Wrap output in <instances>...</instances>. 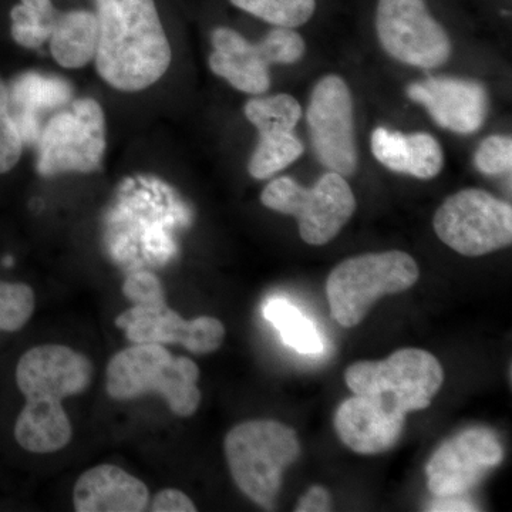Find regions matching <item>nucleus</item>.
I'll list each match as a JSON object with an SVG mask.
<instances>
[{
	"instance_id": "f257e3e1",
	"label": "nucleus",
	"mask_w": 512,
	"mask_h": 512,
	"mask_svg": "<svg viewBox=\"0 0 512 512\" xmlns=\"http://www.w3.org/2000/svg\"><path fill=\"white\" fill-rule=\"evenodd\" d=\"M97 72L113 89L134 93L167 73L173 53L154 0H96Z\"/></svg>"
},
{
	"instance_id": "f03ea898",
	"label": "nucleus",
	"mask_w": 512,
	"mask_h": 512,
	"mask_svg": "<svg viewBox=\"0 0 512 512\" xmlns=\"http://www.w3.org/2000/svg\"><path fill=\"white\" fill-rule=\"evenodd\" d=\"M200 369L188 357H174L157 343L121 350L107 366L106 387L116 400L160 394L171 412L190 417L201 403Z\"/></svg>"
},
{
	"instance_id": "7ed1b4c3",
	"label": "nucleus",
	"mask_w": 512,
	"mask_h": 512,
	"mask_svg": "<svg viewBox=\"0 0 512 512\" xmlns=\"http://www.w3.org/2000/svg\"><path fill=\"white\" fill-rule=\"evenodd\" d=\"M224 447L235 484L264 508L275 504L284 471L301 456L295 431L275 420L238 424L225 437Z\"/></svg>"
},
{
	"instance_id": "20e7f679",
	"label": "nucleus",
	"mask_w": 512,
	"mask_h": 512,
	"mask_svg": "<svg viewBox=\"0 0 512 512\" xmlns=\"http://www.w3.org/2000/svg\"><path fill=\"white\" fill-rule=\"evenodd\" d=\"M356 396L366 397L386 412L404 414L427 409L444 382L439 359L421 349H400L380 362H357L345 373Z\"/></svg>"
},
{
	"instance_id": "39448f33",
	"label": "nucleus",
	"mask_w": 512,
	"mask_h": 512,
	"mask_svg": "<svg viewBox=\"0 0 512 512\" xmlns=\"http://www.w3.org/2000/svg\"><path fill=\"white\" fill-rule=\"evenodd\" d=\"M419 266L406 252L389 251L346 259L330 272L326 295L333 319L353 328L366 318L373 303L412 288Z\"/></svg>"
},
{
	"instance_id": "423d86ee",
	"label": "nucleus",
	"mask_w": 512,
	"mask_h": 512,
	"mask_svg": "<svg viewBox=\"0 0 512 512\" xmlns=\"http://www.w3.org/2000/svg\"><path fill=\"white\" fill-rule=\"evenodd\" d=\"M262 204L269 210L293 215L306 244L325 245L348 224L356 211V198L343 175L329 171L312 188L289 177H279L266 185Z\"/></svg>"
},
{
	"instance_id": "0eeeda50",
	"label": "nucleus",
	"mask_w": 512,
	"mask_h": 512,
	"mask_svg": "<svg viewBox=\"0 0 512 512\" xmlns=\"http://www.w3.org/2000/svg\"><path fill=\"white\" fill-rule=\"evenodd\" d=\"M106 151V117L94 99L73 101L69 110L47 121L39 137L37 170L45 177L92 173Z\"/></svg>"
},
{
	"instance_id": "6e6552de",
	"label": "nucleus",
	"mask_w": 512,
	"mask_h": 512,
	"mask_svg": "<svg viewBox=\"0 0 512 512\" xmlns=\"http://www.w3.org/2000/svg\"><path fill=\"white\" fill-rule=\"evenodd\" d=\"M434 231L458 254H491L511 245L512 208L483 190H463L448 197L437 210Z\"/></svg>"
},
{
	"instance_id": "1a4fd4ad",
	"label": "nucleus",
	"mask_w": 512,
	"mask_h": 512,
	"mask_svg": "<svg viewBox=\"0 0 512 512\" xmlns=\"http://www.w3.org/2000/svg\"><path fill=\"white\" fill-rule=\"evenodd\" d=\"M376 29L384 50L410 66L434 69L451 55L446 30L424 0H379Z\"/></svg>"
},
{
	"instance_id": "9d476101",
	"label": "nucleus",
	"mask_w": 512,
	"mask_h": 512,
	"mask_svg": "<svg viewBox=\"0 0 512 512\" xmlns=\"http://www.w3.org/2000/svg\"><path fill=\"white\" fill-rule=\"evenodd\" d=\"M306 119L320 163L343 177L355 174V120L348 84L338 76H326L320 80L309 101Z\"/></svg>"
},
{
	"instance_id": "9b49d317",
	"label": "nucleus",
	"mask_w": 512,
	"mask_h": 512,
	"mask_svg": "<svg viewBox=\"0 0 512 512\" xmlns=\"http://www.w3.org/2000/svg\"><path fill=\"white\" fill-rule=\"evenodd\" d=\"M504 460L494 431L468 429L444 441L426 466L427 485L436 497H460Z\"/></svg>"
},
{
	"instance_id": "f8f14e48",
	"label": "nucleus",
	"mask_w": 512,
	"mask_h": 512,
	"mask_svg": "<svg viewBox=\"0 0 512 512\" xmlns=\"http://www.w3.org/2000/svg\"><path fill=\"white\" fill-rule=\"evenodd\" d=\"M116 325L126 332L134 345L178 343L194 355H208L221 348L225 339V328L221 320L201 316L185 320L164 305H134L121 313Z\"/></svg>"
},
{
	"instance_id": "ddd939ff",
	"label": "nucleus",
	"mask_w": 512,
	"mask_h": 512,
	"mask_svg": "<svg viewBox=\"0 0 512 512\" xmlns=\"http://www.w3.org/2000/svg\"><path fill=\"white\" fill-rule=\"evenodd\" d=\"M92 379V362L62 345L30 349L16 367V383L26 400L62 402L83 393Z\"/></svg>"
},
{
	"instance_id": "4468645a",
	"label": "nucleus",
	"mask_w": 512,
	"mask_h": 512,
	"mask_svg": "<svg viewBox=\"0 0 512 512\" xmlns=\"http://www.w3.org/2000/svg\"><path fill=\"white\" fill-rule=\"evenodd\" d=\"M407 94L447 130L470 134L483 126L487 96L478 83L439 77L412 84Z\"/></svg>"
},
{
	"instance_id": "2eb2a0df",
	"label": "nucleus",
	"mask_w": 512,
	"mask_h": 512,
	"mask_svg": "<svg viewBox=\"0 0 512 512\" xmlns=\"http://www.w3.org/2000/svg\"><path fill=\"white\" fill-rule=\"evenodd\" d=\"M406 416L386 412L366 397H350L335 414L340 440L359 454H379L390 450L402 437Z\"/></svg>"
},
{
	"instance_id": "dca6fc26",
	"label": "nucleus",
	"mask_w": 512,
	"mask_h": 512,
	"mask_svg": "<svg viewBox=\"0 0 512 512\" xmlns=\"http://www.w3.org/2000/svg\"><path fill=\"white\" fill-rule=\"evenodd\" d=\"M148 503L147 485L111 464L84 471L74 485L73 504L77 512H141Z\"/></svg>"
},
{
	"instance_id": "f3484780",
	"label": "nucleus",
	"mask_w": 512,
	"mask_h": 512,
	"mask_svg": "<svg viewBox=\"0 0 512 512\" xmlns=\"http://www.w3.org/2000/svg\"><path fill=\"white\" fill-rule=\"evenodd\" d=\"M214 52L210 56L212 72L227 80L232 87L248 94H264L271 86L268 64L258 47L229 28H218L211 36Z\"/></svg>"
},
{
	"instance_id": "a211bd4d",
	"label": "nucleus",
	"mask_w": 512,
	"mask_h": 512,
	"mask_svg": "<svg viewBox=\"0 0 512 512\" xmlns=\"http://www.w3.org/2000/svg\"><path fill=\"white\" fill-rule=\"evenodd\" d=\"M372 151L384 167L420 180L436 177L443 167L439 143L427 133L403 134L379 127L372 134Z\"/></svg>"
},
{
	"instance_id": "6ab92c4d",
	"label": "nucleus",
	"mask_w": 512,
	"mask_h": 512,
	"mask_svg": "<svg viewBox=\"0 0 512 512\" xmlns=\"http://www.w3.org/2000/svg\"><path fill=\"white\" fill-rule=\"evenodd\" d=\"M72 434L62 402L52 400H26L15 424V439L29 453H56L70 443Z\"/></svg>"
},
{
	"instance_id": "aec40b11",
	"label": "nucleus",
	"mask_w": 512,
	"mask_h": 512,
	"mask_svg": "<svg viewBox=\"0 0 512 512\" xmlns=\"http://www.w3.org/2000/svg\"><path fill=\"white\" fill-rule=\"evenodd\" d=\"M50 53L64 69H82L96 57L99 20L90 10H70L57 15L49 39Z\"/></svg>"
},
{
	"instance_id": "412c9836",
	"label": "nucleus",
	"mask_w": 512,
	"mask_h": 512,
	"mask_svg": "<svg viewBox=\"0 0 512 512\" xmlns=\"http://www.w3.org/2000/svg\"><path fill=\"white\" fill-rule=\"evenodd\" d=\"M264 315L281 333L286 345L301 355H320L325 349L315 323L291 302L281 298L271 299L266 302Z\"/></svg>"
},
{
	"instance_id": "4be33fe9",
	"label": "nucleus",
	"mask_w": 512,
	"mask_h": 512,
	"mask_svg": "<svg viewBox=\"0 0 512 512\" xmlns=\"http://www.w3.org/2000/svg\"><path fill=\"white\" fill-rule=\"evenodd\" d=\"M303 154V146L293 133L261 134L248 171L256 180H266L285 170Z\"/></svg>"
},
{
	"instance_id": "5701e85b",
	"label": "nucleus",
	"mask_w": 512,
	"mask_h": 512,
	"mask_svg": "<svg viewBox=\"0 0 512 512\" xmlns=\"http://www.w3.org/2000/svg\"><path fill=\"white\" fill-rule=\"evenodd\" d=\"M302 109L298 100L289 94L255 97L245 106V117L261 134L291 133L301 120Z\"/></svg>"
},
{
	"instance_id": "b1692460",
	"label": "nucleus",
	"mask_w": 512,
	"mask_h": 512,
	"mask_svg": "<svg viewBox=\"0 0 512 512\" xmlns=\"http://www.w3.org/2000/svg\"><path fill=\"white\" fill-rule=\"evenodd\" d=\"M235 8L282 28H298L312 18L316 0H229Z\"/></svg>"
},
{
	"instance_id": "393cba45",
	"label": "nucleus",
	"mask_w": 512,
	"mask_h": 512,
	"mask_svg": "<svg viewBox=\"0 0 512 512\" xmlns=\"http://www.w3.org/2000/svg\"><path fill=\"white\" fill-rule=\"evenodd\" d=\"M69 84L39 74H25L13 84L10 99L22 107H56L70 99Z\"/></svg>"
},
{
	"instance_id": "a878e982",
	"label": "nucleus",
	"mask_w": 512,
	"mask_h": 512,
	"mask_svg": "<svg viewBox=\"0 0 512 512\" xmlns=\"http://www.w3.org/2000/svg\"><path fill=\"white\" fill-rule=\"evenodd\" d=\"M35 306L30 286L0 281V332H18L32 318Z\"/></svg>"
},
{
	"instance_id": "bb28decb",
	"label": "nucleus",
	"mask_w": 512,
	"mask_h": 512,
	"mask_svg": "<svg viewBox=\"0 0 512 512\" xmlns=\"http://www.w3.org/2000/svg\"><path fill=\"white\" fill-rule=\"evenodd\" d=\"M23 137L12 113L10 90L0 77V174L18 165L23 153Z\"/></svg>"
},
{
	"instance_id": "cd10ccee",
	"label": "nucleus",
	"mask_w": 512,
	"mask_h": 512,
	"mask_svg": "<svg viewBox=\"0 0 512 512\" xmlns=\"http://www.w3.org/2000/svg\"><path fill=\"white\" fill-rule=\"evenodd\" d=\"M259 55L266 64H291L302 59L305 42L298 32L291 28L276 26L256 45Z\"/></svg>"
},
{
	"instance_id": "c85d7f7f",
	"label": "nucleus",
	"mask_w": 512,
	"mask_h": 512,
	"mask_svg": "<svg viewBox=\"0 0 512 512\" xmlns=\"http://www.w3.org/2000/svg\"><path fill=\"white\" fill-rule=\"evenodd\" d=\"M12 18V37L18 45L26 49H39L49 42L52 26L43 22L23 3H19L10 12Z\"/></svg>"
},
{
	"instance_id": "c756f323",
	"label": "nucleus",
	"mask_w": 512,
	"mask_h": 512,
	"mask_svg": "<svg viewBox=\"0 0 512 512\" xmlns=\"http://www.w3.org/2000/svg\"><path fill=\"white\" fill-rule=\"evenodd\" d=\"M476 167L481 173L488 175L510 173L512 167L511 138L491 136L484 140L476 153Z\"/></svg>"
},
{
	"instance_id": "7c9ffc66",
	"label": "nucleus",
	"mask_w": 512,
	"mask_h": 512,
	"mask_svg": "<svg viewBox=\"0 0 512 512\" xmlns=\"http://www.w3.org/2000/svg\"><path fill=\"white\" fill-rule=\"evenodd\" d=\"M124 296L134 305H164L163 284L151 272L141 271L128 275L123 285Z\"/></svg>"
},
{
	"instance_id": "2f4dec72",
	"label": "nucleus",
	"mask_w": 512,
	"mask_h": 512,
	"mask_svg": "<svg viewBox=\"0 0 512 512\" xmlns=\"http://www.w3.org/2000/svg\"><path fill=\"white\" fill-rule=\"evenodd\" d=\"M153 512H195L197 507L192 503L191 498L181 491L168 488L160 491L151 501Z\"/></svg>"
},
{
	"instance_id": "473e14b6",
	"label": "nucleus",
	"mask_w": 512,
	"mask_h": 512,
	"mask_svg": "<svg viewBox=\"0 0 512 512\" xmlns=\"http://www.w3.org/2000/svg\"><path fill=\"white\" fill-rule=\"evenodd\" d=\"M332 498L328 490L315 485V487L309 488L308 493L302 495L299 498L298 504H296V512H323L332 510Z\"/></svg>"
},
{
	"instance_id": "72a5a7b5",
	"label": "nucleus",
	"mask_w": 512,
	"mask_h": 512,
	"mask_svg": "<svg viewBox=\"0 0 512 512\" xmlns=\"http://www.w3.org/2000/svg\"><path fill=\"white\" fill-rule=\"evenodd\" d=\"M429 511H478V508L473 504L466 503V501L457 500V495L454 497H437L429 508Z\"/></svg>"
}]
</instances>
